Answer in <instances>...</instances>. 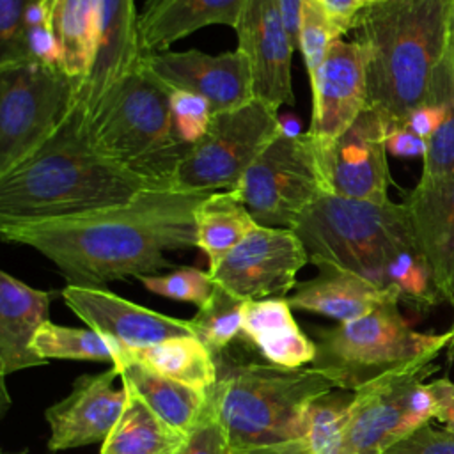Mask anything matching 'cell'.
I'll return each mask as SVG.
<instances>
[{
  "mask_svg": "<svg viewBox=\"0 0 454 454\" xmlns=\"http://www.w3.org/2000/svg\"><path fill=\"white\" fill-rule=\"evenodd\" d=\"M286 300L291 309L321 314L339 323L358 319L385 303L401 301L392 289H381L355 273L333 266H317V275L298 282Z\"/></svg>",
  "mask_w": 454,
  "mask_h": 454,
  "instance_id": "obj_22",
  "label": "cell"
},
{
  "mask_svg": "<svg viewBox=\"0 0 454 454\" xmlns=\"http://www.w3.org/2000/svg\"><path fill=\"white\" fill-rule=\"evenodd\" d=\"M245 303L216 286L209 301L190 319L193 335L215 358L243 332Z\"/></svg>",
  "mask_w": 454,
  "mask_h": 454,
  "instance_id": "obj_33",
  "label": "cell"
},
{
  "mask_svg": "<svg viewBox=\"0 0 454 454\" xmlns=\"http://www.w3.org/2000/svg\"><path fill=\"white\" fill-rule=\"evenodd\" d=\"M454 406V383L449 378H440L431 383H415L406 397V413L413 429L440 420L442 415Z\"/></svg>",
  "mask_w": 454,
  "mask_h": 454,
  "instance_id": "obj_38",
  "label": "cell"
},
{
  "mask_svg": "<svg viewBox=\"0 0 454 454\" xmlns=\"http://www.w3.org/2000/svg\"><path fill=\"white\" fill-rule=\"evenodd\" d=\"M144 59L135 0H103L101 32L92 67L76 90L73 106L83 121L99 101L129 76Z\"/></svg>",
  "mask_w": 454,
  "mask_h": 454,
  "instance_id": "obj_19",
  "label": "cell"
},
{
  "mask_svg": "<svg viewBox=\"0 0 454 454\" xmlns=\"http://www.w3.org/2000/svg\"><path fill=\"white\" fill-rule=\"evenodd\" d=\"M452 332L422 333L399 312L397 301L337 326L319 330L312 369L337 388L358 390L371 381L417 362L434 360Z\"/></svg>",
  "mask_w": 454,
  "mask_h": 454,
  "instance_id": "obj_7",
  "label": "cell"
},
{
  "mask_svg": "<svg viewBox=\"0 0 454 454\" xmlns=\"http://www.w3.org/2000/svg\"><path fill=\"white\" fill-rule=\"evenodd\" d=\"M415 239L442 300L454 305V174L406 195Z\"/></svg>",
  "mask_w": 454,
  "mask_h": 454,
  "instance_id": "obj_20",
  "label": "cell"
},
{
  "mask_svg": "<svg viewBox=\"0 0 454 454\" xmlns=\"http://www.w3.org/2000/svg\"><path fill=\"white\" fill-rule=\"evenodd\" d=\"M103 0H53V30L60 46V67L78 87L89 74L101 32Z\"/></svg>",
  "mask_w": 454,
  "mask_h": 454,
  "instance_id": "obj_26",
  "label": "cell"
},
{
  "mask_svg": "<svg viewBox=\"0 0 454 454\" xmlns=\"http://www.w3.org/2000/svg\"><path fill=\"white\" fill-rule=\"evenodd\" d=\"M51 11L53 0H34L27 9L23 21L25 62L41 64L48 67H60V46L53 30Z\"/></svg>",
  "mask_w": 454,
  "mask_h": 454,
  "instance_id": "obj_36",
  "label": "cell"
},
{
  "mask_svg": "<svg viewBox=\"0 0 454 454\" xmlns=\"http://www.w3.org/2000/svg\"><path fill=\"white\" fill-rule=\"evenodd\" d=\"M355 392L333 388L316 397L303 415L301 440L310 454H337L353 415Z\"/></svg>",
  "mask_w": 454,
  "mask_h": 454,
  "instance_id": "obj_30",
  "label": "cell"
},
{
  "mask_svg": "<svg viewBox=\"0 0 454 454\" xmlns=\"http://www.w3.org/2000/svg\"><path fill=\"white\" fill-rule=\"evenodd\" d=\"M227 433L213 410L207 395V408L195 427L184 436L183 443L174 454H231Z\"/></svg>",
  "mask_w": 454,
  "mask_h": 454,
  "instance_id": "obj_41",
  "label": "cell"
},
{
  "mask_svg": "<svg viewBox=\"0 0 454 454\" xmlns=\"http://www.w3.org/2000/svg\"><path fill=\"white\" fill-rule=\"evenodd\" d=\"M115 378L121 372L114 364L99 374H83L62 401L44 411L51 431L50 450L103 443L108 438L128 403L126 388L114 387Z\"/></svg>",
  "mask_w": 454,
  "mask_h": 454,
  "instance_id": "obj_17",
  "label": "cell"
},
{
  "mask_svg": "<svg viewBox=\"0 0 454 454\" xmlns=\"http://www.w3.org/2000/svg\"><path fill=\"white\" fill-rule=\"evenodd\" d=\"M438 422L445 424V429H449V431H452V433H454V406H452V408H449V410L442 415V419H440Z\"/></svg>",
  "mask_w": 454,
  "mask_h": 454,
  "instance_id": "obj_47",
  "label": "cell"
},
{
  "mask_svg": "<svg viewBox=\"0 0 454 454\" xmlns=\"http://www.w3.org/2000/svg\"><path fill=\"white\" fill-rule=\"evenodd\" d=\"M231 190L259 225L293 229L310 204L332 193L326 151L310 133L282 129Z\"/></svg>",
  "mask_w": 454,
  "mask_h": 454,
  "instance_id": "obj_8",
  "label": "cell"
},
{
  "mask_svg": "<svg viewBox=\"0 0 454 454\" xmlns=\"http://www.w3.org/2000/svg\"><path fill=\"white\" fill-rule=\"evenodd\" d=\"M257 227L247 206L232 190L207 193L195 209V247L213 270Z\"/></svg>",
  "mask_w": 454,
  "mask_h": 454,
  "instance_id": "obj_28",
  "label": "cell"
},
{
  "mask_svg": "<svg viewBox=\"0 0 454 454\" xmlns=\"http://www.w3.org/2000/svg\"><path fill=\"white\" fill-rule=\"evenodd\" d=\"M309 254L293 229L259 225L234 247L213 270L216 286L248 301L286 298L296 287L298 271Z\"/></svg>",
  "mask_w": 454,
  "mask_h": 454,
  "instance_id": "obj_11",
  "label": "cell"
},
{
  "mask_svg": "<svg viewBox=\"0 0 454 454\" xmlns=\"http://www.w3.org/2000/svg\"><path fill=\"white\" fill-rule=\"evenodd\" d=\"M278 4H280V12H282V18H284L286 28L289 32V37H291L294 48H298L303 0H278Z\"/></svg>",
  "mask_w": 454,
  "mask_h": 454,
  "instance_id": "obj_45",
  "label": "cell"
},
{
  "mask_svg": "<svg viewBox=\"0 0 454 454\" xmlns=\"http://www.w3.org/2000/svg\"><path fill=\"white\" fill-rule=\"evenodd\" d=\"M32 349L50 360H87L114 364L119 349L105 335L92 328H71L44 323L32 340Z\"/></svg>",
  "mask_w": 454,
  "mask_h": 454,
  "instance_id": "obj_31",
  "label": "cell"
},
{
  "mask_svg": "<svg viewBox=\"0 0 454 454\" xmlns=\"http://www.w3.org/2000/svg\"><path fill=\"white\" fill-rule=\"evenodd\" d=\"M90 145L154 186L170 181L188 145L176 131L170 89L142 64L112 89L83 121Z\"/></svg>",
  "mask_w": 454,
  "mask_h": 454,
  "instance_id": "obj_4",
  "label": "cell"
},
{
  "mask_svg": "<svg viewBox=\"0 0 454 454\" xmlns=\"http://www.w3.org/2000/svg\"><path fill=\"white\" fill-rule=\"evenodd\" d=\"M387 151L399 158H424L427 153V140L415 135L406 126H395L387 133Z\"/></svg>",
  "mask_w": 454,
  "mask_h": 454,
  "instance_id": "obj_43",
  "label": "cell"
},
{
  "mask_svg": "<svg viewBox=\"0 0 454 454\" xmlns=\"http://www.w3.org/2000/svg\"><path fill=\"white\" fill-rule=\"evenodd\" d=\"M344 34H348V30L337 20H333L316 0H303L298 50L303 55L309 78L314 76L330 46L337 39H342Z\"/></svg>",
  "mask_w": 454,
  "mask_h": 454,
  "instance_id": "obj_35",
  "label": "cell"
},
{
  "mask_svg": "<svg viewBox=\"0 0 454 454\" xmlns=\"http://www.w3.org/2000/svg\"><path fill=\"white\" fill-rule=\"evenodd\" d=\"M454 0H383L362 7L355 43L362 50L367 106L390 128L426 105L447 57Z\"/></svg>",
  "mask_w": 454,
  "mask_h": 454,
  "instance_id": "obj_2",
  "label": "cell"
},
{
  "mask_svg": "<svg viewBox=\"0 0 454 454\" xmlns=\"http://www.w3.org/2000/svg\"><path fill=\"white\" fill-rule=\"evenodd\" d=\"M145 66L168 89L204 98L211 112H223L254 99L248 59L239 51L209 55L200 50L144 53Z\"/></svg>",
  "mask_w": 454,
  "mask_h": 454,
  "instance_id": "obj_13",
  "label": "cell"
},
{
  "mask_svg": "<svg viewBox=\"0 0 454 454\" xmlns=\"http://www.w3.org/2000/svg\"><path fill=\"white\" fill-rule=\"evenodd\" d=\"M34 0H0V66L23 64V21Z\"/></svg>",
  "mask_w": 454,
  "mask_h": 454,
  "instance_id": "obj_40",
  "label": "cell"
},
{
  "mask_svg": "<svg viewBox=\"0 0 454 454\" xmlns=\"http://www.w3.org/2000/svg\"><path fill=\"white\" fill-rule=\"evenodd\" d=\"M238 50L248 59L254 96L271 106H293L291 57L296 50L278 0H245L234 27Z\"/></svg>",
  "mask_w": 454,
  "mask_h": 454,
  "instance_id": "obj_14",
  "label": "cell"
},
{
  "mask_svg": "<svg viewBox=\"0 0 454 454\" xmlns=\"http://www.w3.org/2000/svg\"><path fill=\"white\" fill-rule=\"evenodd\" d=\"M114 365L121 372V385L177 433L186 436L204 415L207 392L163 378L122 355Z\"/></svg>",
  "mask_w": 454,
  "mask_h": 454,
  "instance_id": "obj_25",
  "label": "cell"
},
{
  "mask_svg": "<svg viewBox=\"0 0 454 454\" xmlns=\"http://www.w3.org/2000/svg\"><path fill=\"white\" fill-rule=\"evenodd\" d=\"M436 371L433 360L417 362L355 390L353 415L337 454H378L413 431L406 413L410 388Z\"/></svg>",
  "mask_w": 454,
  "mask_h": 454,
  "instance_id": "obj_12",
  "label": "cell"
},
{
  "mask_svg": "<svg viewBox=\"0 0 454 454\" xmlns=\"http://www.w3.org/2000/svg\"><path fill=\"white\" fill-rule=\"evenodd\" d=\"M387 133L388 124L367 106L333 142L326 151L332 193L372 202L388 200Z\"/></svg>",
  "mask_w": 454,
  "mask_h": 454,
  "instance_id": "obj_18",
  "label": "cell"
},
{
  "mask_svg": "<svg viewBox=\"0 0 454 454\" xmlns=\"http://www.w3.org/2000/svg\"><path fill=\"white\" fill-rule=\"evenodd\" d=\"M309 131L328 151L367 108V82L362 50L355 41L337 39L314 76Z\"/></svg>",
  "mask_w": 454,
  "mask_h": 454,
  "instance_id": "obj_16",
  "label": "cell"
},
{
  "mask_svg": "<svg viewBox=\"0 0 454 454\" xmlns=\"http://www.w3.org/2000/svg\"><path fill=\"white\" fill-rule=\"evenodd\" d=\"M245 0H147L138 14L144 53L165 51L172 43L207 25L236 27Z\"/></svg>",
  "mask_w": 454,
  "mask_h": 454,
  "instance_id": "obj_23",
  "label": "cell"
},
{
  "mask_svg": "<svg viewBox=\"0 0 454 454\" xmlns=\"http://www.w3.org/2000/svg\"><path fill=\"white\" fill-rule=\"evenodd\" d=\"M433 89L445 99L447 114L442 126L427 140V153L419 179L420 184H433L454 174V66L450 46L434 74Z\"/></svg>",
  "mask_w": 454,
  "mask_h": 454,
  "instance_id": "obj_32",
  "label": "cell"
},
{
  "mask_svg": "<svg viewBox=\"0 0 454 454\" xmlns=\"http://www.w3.org/2000/svg\"><path fill=\"white\" fill-rule=\"evenodd\" d=\"M333 20H337L348 32L353 30L355 20L362 9L358 0H316Z\"/></svg>",
  "mask_w": 454,
  "mask_h": 454,
  "instance_id": "obj_44",
  "label": "cell"
},
{
  "mask_svg": "<svg viewBox=\"0 0 454 454\" xmlns=\"http://www.w3.org/2000/svg\"><path fill=\"white\" fill-rule=\"evenodd\" d=\"M183 440L184 434L168 427L128 392L126 408L101 443V454H174Z\"/></svg>",
  "mask_w": 454,
  "mask_h": 454,
  "instance_id": "obj_29",
  "label": "cell"
},
{
  "mask_svg": "<svg viewBox=\"0 0 454 454\" xmlns=\"http://www.w3.org/2000/svg\"><path fill=\"white\" fill-rule=\"evenodd\" d=\"M78 83L60 67L0 66V176L32 156L64 122Z\"/></svg>",
  "mask_w": 454,
  "mask_h": 454,
  "instance_id": "obj_10",
  "label": "cell"
},
{
  "mask_svg": "<svg viewBox=\"0 0 454 454\" xmlns=\"http://www.w3.org/2000/svg\"><path fill=\"white\" fill-rule=\"evenodd\" d=\"M293 231L301 239L309 262L355 273L381 289L387 266L408 247H419L408 207L325 193L296 220Z\"/></svg>",
  "mask_w": 454,
  "mask_h": 454,
  "instance_id": "obj_6",
  "label": "cell"
},
{
  "mask_svg": "<svg viewBox=\"0 0 454 454\" xmlns=\"http://www.w3.org/2000/svg\"><path fill=\"white\" fill-rule=\"evenodd\" d=\"M138 280L147 291L158 296L193 303L197 309L204 307L209 301L216 287L209 271L190 266L176 268L167 275H142L138 277Z\"/></svg>",
  "mask_w": 454,
  "mask_h": 454,
  "instance_id": "obj_37",
  "label": "cell"
},
{
  "mask_svg": "<svg viewBox=\"0 0 454 454\" xmlns=\"http://www.w3.org/2000/svg\"><path fill=\"white\" fill-rule=\"evenodd\" d=\"M119 355L142 364L163 378L202 392H209L218 378L216 358L195 335L172 337L140 349H122Z\"/></svg>",
  "mask_w": 454,
  "mask_h": 454,
  "instance_id": "obj_27",
  "label": "cell"
},
{
  "mask_svg": "<svg viewBox=\"0 0 454 454\" xmlns=\"http://www.w3.org/2000/svg\"><path fill=\"white\" fill-rule=\"evenodd\" d=\"M231 454H310V450L303 440H294V442L278 443V445L232 449Z\"/></svg>",
  "mask_w": 454,
  "mask_h": 454,
  "instance_id": "obj_46",
  "label": "cell"
},
{
  "mask_svg": "<svg viewBox=\"0 0 454 454\" xmlns=\"http://www.w3.org/2000/svg\"><path fill=\"white\" fill-rule=\"evenodd\" d=\"M452 310H454V305H452ZM450 332H452V339H450V340H454V319H452V326H450Z\"/></svg>",
  "mask_w": 454,
  "mask_h": 454,
  "instance_id": "obj_51",
  "label": "cell"
},
{
  "mask_svg": "<svg viewBox=\"0 0 454 454\" xmlns=\"http://www.w3.org/2000/svg\"><path fill=\"white\" fill-rule=\"evenodd\" d=\"M362 7H367V5H372V4H378V2H383V0H358Z\"/></svg>",
  "mask_w": 454,
  "mask_h": 454,
  "instance_id": "obj_49",
  "label": "cell"
},
{
  "mask_svg": "<svg viewBox=\"0 0 454 454\" xmlns=\"http://www.w3.org/2000/svg\"><path fill=\"white\" fill-rule=\"evenodd\" d=\"M275 106L254 98L211 115L206 135L179 163L170 188L193 193L231 190L284 129Z\"/></svg>",
  "mask_w": 454,
  "mask_h": 454,
  "instance_id": "obj_9",
  "label": "cell"
},
{
  "mask_svg": "<svg viewBox=\"0 0 454 454\" xmlns=\"http://www.w3.org/2000/svg\"><path fill=\"white\" fill-rule=\"evenodd\" d=\"M333 388V381L310 365L241 364L218 367L207 395L231 449H248L301 440L307 406Z\"/></svg>",
  "mask_w": 454,
  "mask_h": 454,
  "instance_id": "obj_5",
  "label": "cell"
},
{
  "mask_svg": "<svg viewBox=\"0 0 454 454\" xmlns=\"http://www.w3.org/2000/svg\"><path fill=\"white\" fill-rule=\"evenodd\" d=\"M170 108L176 131L183 142L193 145L206 135L213 112L204 98L193 92L170 89Z\"/></svg>",
  "mask_w": 454,
  "mask_h": 454,
  "instance_id": "obj_39",
  "label": "cell"
},
{
  "mask_svg": "<svg viewBox=\"0 0 454 454\" xmlns=\"http://www.w3.org/2000/svg\"><path fill=\"white\" fill-rule=\"evenodd\" d=\"M53 293L30 287L0 271V374L46 365L48 360L32 349L39 328L50 321Z\"/></svg>",
  "mask_w": 454,
  "mask_h": 454,
  "instance_id": "obj_21",
  "label": "cell"
},
{
  "mask_svg": "<svg viewBox=\"0 0 454 454\" xmlns=\"http://www.w3.org/2000/svg\"><path fill=\"white\" fill-rule=\"evenodd\" d=\"M450 55H452V66H454V12H452V32H450Z\"/></svg>",
  "mask_w": 454,
  "mask_h": 454,
  "instance_id": "obj_48",
  "label": "cell"
},
{
  "mask_svg": "<svg viewBox=\"0 0 454 454\" xmlns=\"http://www.w3.org/2000/svg\"><path fill=\"white\" fill-rule=\"evenodd\" d=\"M206 195L147 188L124 204L89 213L0 223V234L43 254L67 284L103 287L174 268L165 252L195 247V209Z\"/></svg>",
  "mask_w": 454,
  "mask_h": 454,
  "instance_id": "obj_1",
  "label": "cell"
},
{
  "mask_svg": "<svg viewBox=\"0 0 454 454\" xmlns=\"http://www.w3.org/2000/svg\"><path fill=\"white\" fill-rule=\"evenodd\" d=\"M241 333L273 365L300 369L316 358V340L301 332L286 298L248 300Z\"/></svg>",
  "mask_w": 454,
  "mask_h": 454,
  "instance_id": "obj_24",
  "label": "cell"
},
{
  "mask_svg": "<svg viewBox=\"0 0 454 454\" xmlns=\"http://www.w3.org/2000/svg\"><path fill=\"white\" fill-rule=\"evenodd\" d=\"M149 181L101 156L73 106L59 129L25 161L0 176V223L73 216L124 204Z\"/></svg>",
  "mask_w": 454,
  "mask_h": 454,
  "instance_id": "obj_3",
  "label": "cell"
},
{
  "mask_svg": "<svg viewBox=\"0 0 454 454\" xmlns=\"http://www.w3.org/2000/svg\"><path fill=\"white\" fill-rule=\"evenodd\" d=\"M60 294L89 328L108 337L119 351L147 348L179 335H193L190 319L165 316L105 287L67 284Z\"/></svg>",
  "mask_w": 454,
  "mask_h": 454,
  "instance_id": "obj_15",
  "label": "cell"
},
{
  "mask_svg": "<svg viewBox=\"0 0 454 454\" xmlns=\"http://www.w3.org/2000/svg\"><path fill=\"white\" fill-rule=\"evenodd\" d=\"M447 355H449L450 358H454V340L449 342V346H447Z\"/></svg>",
  "mask_w": 454,
  "mask_h": 454,
  "instance_id": "obj_50",
  "label": "cell"
},
{
  "mask_svg": "<svg viewBox=\"0 0 454 454\" xmlns=\"http://www.w3.org/2000/svg\"><path fill=\"white\" fill-rule=\"evenodd\" d=\"M378 454H454V433L429 422L404 434Z\"/></svg>",
  "mask_w": 454,
  "mask_h": 454,
  "instance_id": "obj_42",
  "label": "cell"
},
{
  "mask_svg": "<svg viewBox=\"0 0 454 454\" xmlns=\"http://www.w3.org/2000/svg\"><path fill=\"white\" fill-rule=\"evenodd\" d=\"M385 277L387 287L392 289L399 300L417 305H433L442 300L419 247H408L397 252L388 262Z\"/></svg>",
  "mask_w": 454,
  "mask_h": 454,
  "instance_id": "obj_34",
  "label": "cell"
}]
</instances>
